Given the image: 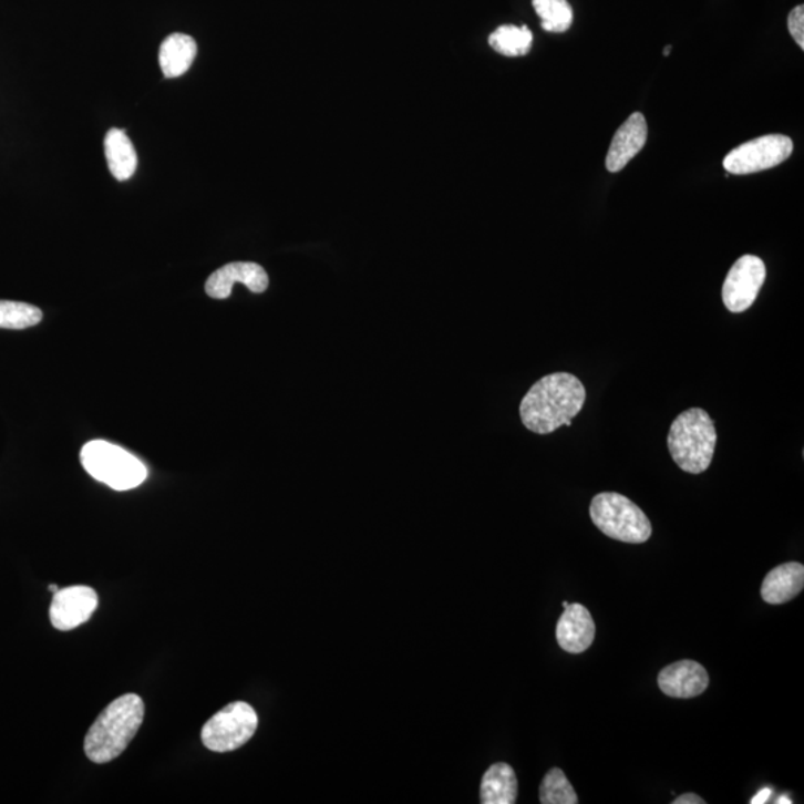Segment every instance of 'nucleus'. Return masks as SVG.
I'll list each match as a JSON object with an SVG mask.
<instances>
[{
  "instance_id": "obj_1",
  "label": "nucleus",
  "mask_w": 804,
  "mask_h": 804,
  "mask_svg": "<svg viewBox=\"0 0 804 804\" xmlns=\"http://www.w3.org/2000/svg\"><path fill=\"white\" fill-rule=\"evenodd\" d=\"M585 384L569 373H553L538 380L520 402L523 425L535 434L547 435L560 426L573 425L586 402Z\"/></svg>"
},
{
  "instance_id": "obj_2",
  "label": "nucleus",
  "mask_w": 804,
  "mask_h": 804,
  "mask_svg": "<svg viewBox=\"0 0 804 804\" xmlns=\"http://www.w3.org/2000/svg\"><path fill=\"white\" fill-rule=\"evenodd\" d=\"M145 704L137 694H125L110 703L90 728L84 742L90 762L105 764L123 754L144 723Z\"/></svg>"
},
{
  "instance_id": "obj_3",
  "label": "nucleus",
  "mask_w": 804,
  "mask_h": 804,
  "mask_svg": "<svg viewBox=\"0 0 804 804\" xmlns=\"http://www.w3.org/2000/svg\"><path fill=\"white\" fill-rule=\"evenodd\" d=\"M717 430L703 409H689L673 421L668 447L673 462L689 474H702L715 453Z\"/></svg>"
},
{
  "instance_id": "obj_4",
  "label": "nucleus",
  "mask_w": 804,
  "mask_h": 804,
  "mask_svg": "<svg viewBox=\"0 0 804 804\" xmlns=\"http://www.w3.org/2000/svg\"><path fill=\"white\" fill-rule=\"evenodd\" d=\"M81 462L86 473L105 483L114 491H130L141 486L148 477V470L132 453L107 441H90L81 451Z\"/></svg>"
},
{
  "instance_id": "obj_5",
  "label": "nucleus",
  "mask_w": 804,
  "mask_h": 804,
  "mask_svg": "<svg viewBox=\"0 0 804 804\" xmlns=\"http://www.w3.org/2000/svg\"><path fill=\"white\" fill-rule=\"evenodd\" d=\"M591 522L608 538L628 544H643L650 539L652 527L647 514L626 496L604 492L590 505Z\"/></svg>"
},
{
  "instance_id": "obj_6",
  "label": "nucleus",
  "mask_w": 804,
  "mask_h": 804,
  "mask_svg": "<svg viewBox=\"0 0 804 804\" xmlns=\"http://www.w3.org/2000/svg\"><path fill=\"white\" fill-rule=\"evenodd\" d=\"M258 729V715L246 702H233L215 713L202 730L203 745L214 752L239 750Z\"/></svg>"
},
{
  "instance_id": "obj_7",
  "label": "nucleus",
  "mask_w": 804,
  "mask_h": 804,
  "mask_svg": "<svg viewBox=\"0 0 804 804\" xmlns=\"http://www.w3.org/2000/svg\"><path fill=\"white\" fill-rule=\"evenodd\" d=\"M793 150L788 136L767 134L734 148L724 158L723 166L732 175H751L780 166L791 157Z\"/></svg>"
},
{
  "instance_id": "obj_8",
  "label": "nucleus",
  "mask_w": 804,
  "mask_h": 804,
  "mask_svg": "<svg viewBox=\"0 0 804 804\" xmlns=\"http://www.w3.org/2000/svg\"><path fill=\"white\" fill-rule=\"evenodd\" d=\"M766 280V264L755 255H743L730 268L723 285L724 306L732 313L750 309Z\"/></svg>"
},
{
  "instance_id": "obj_9",
  "label": "nucleus",
  "mask_w": 804,
  "mask_h": 804,
  "mask_svg": "<svg viewBox=\"0 0 804 804\" xmlns=\"http://www.w3.org/2000/svg\"><path fill=\"white\" fill-rule=\"evenodd\" d=\"M97 604V594L92 587L73 586L59 590L50 608L51 625L63 632L75 629L92 618Z\"/></svg>"
},
{
  "instance_id": "obj_10",
  "label": "nucleus",
  "mask_w": 804,
  "mask_h": 804,
  "mask_svg": "<svg viewBox=\"0 0 804 804\" xmlns=\"http://www.w3.org/2000/svg\"><path fill=\"white\" fill-rule=\"evenodd\" d=\"M236 284L245 285L250 292L262 293L267 291L270 280L267 271L257 262H230L209 276L205 285L206 293L215 300H226Z\"/></svg>"
},
{
  "instance_id": "obj_11",
  "label": "nucleus",
  "mask_w": 804,
  "mask_h": 804,
  "mask_svg": "<svg viewBox=\"0 0 804 804\" xmlns=\"http://www.w3.org/2000/svg\"><path fill=\"white\" fill-rule=\"evenodd\" d=\"M657 682L669 698L693 699L707 691L709 676L698 661L681 660L661 670Z\"/></svg>"
},
{
  "instance_id": "obj_12",
  "label": "nucleus",
  "mask_w": 804,
  "mask_h": 804,
  "mask_svg": "<svg viewBox=\"0 0 804 804\" xmlns=\"http://www.w3.org/2000/svg\"><path fill=\"white\" fill-rule=\"evenodd\" d=\"M596 637V626L589 609L579 604L569 605L557 621L556 638L561 650L581 654L589 650Z\"/></svg>"
},
{
  "instance_id": "obj_13",
  "label": "nucleus",
  "mask_w": 804,
  "mask_h": 804,
  "mask_svg": "<svg viewBox=\"0 0 804 804\" xmlns=\"http://www.w3.org/2000/svg\"><path fill=\"white\" fill-rule=\"evenodd\" d=\"M648 127L646 116L641 112H635L626 123L620 125L614 134L611 146H609L607 162L608 172L617 173L632 162L635 155L646 145Z\"/></svg>"
},
{
  "instance_id": "obj_14",
  "label": "nucleus",
  "mask_w": 804,
  "mask_h": 804,
  "mask_svg": "<svg viewBox=\"0 0 804 804\" xmlns=\"http://www.w3.org/2000/svg\"><path fill=\"white\" fill-rule=\"evenodd\" d=\"M804 566L797 561L780 565L766 575L762 585V598L769 605H782L802 594Z\"/></svg>"
},
{
  "instance_id": "obj_15",
  "label": "nucleus",
  "mask_w": 804,
  "mask_h": 804,
  "mask_svg": "<svg viewBox=\"0 0 804 804\" xmlns=\"http://www.w3.org/2000/svg\"><path fill=\"white\" fill-rule=\"evenodd\" d=\"M197 42L184 33H173L159 47V68L166 78H177L189 71L197 58Z\"/></svg>"
},
{
  "instance_id": "obj_16",
  "label": "nucleus",
  "mask_w": 804,
  "mask_h": 804,
  "mask_svg": "<svg viewBox=\"0 0 804 804\" xmlns=\"http://www.w3.org/2000/svg\"><path fill=\"white\" fill-rule=\"evenodd\" d=\"M517 776L507 763H495L483 775L480 802L483 804H514L517 800Z\"/></svg>"
},
{
  "instance_id": "obj_17",
  "label": "nucleus",
  "mask_w": 804,
  "mask_h": 804,
  "mask_svg": "<svg viewBox=\"0 0 804 804\" xmlns=\"http://www.w3.org/2000/svg\"><path fill=\"white\" fill-rule=\"evenodd\" d=\"M105 155L107 167L116 181H127L137 167L136 150L127 133L121 128H111L105 137Z\"/></svg>"
},
{
  "instance_id": "obj_18",
  "label": "nucleus",
  "mask_w": 804,
  "mask_h": 804,
  "mask_svg": "<svg viewBox=\"0 0 804 804\" xmlns=\"http://www.w3.org/2000/svg\"><path fill=\"white\" fill-rule=\"evenodd\" d=\"M532 42H534V34L527 25H522V28L513 24L501 25L488 37L492 49L507 58L526 55L532 49Z\"/></svg>"
},
{
  "instance_id": "obj_19",
  "label": "nucleus",
  "mask_w": 804,
  "mask_h": 804,
  "mask_svg": "<svg viewBox=\"0 0 804 804\" xmlns=\"http://www.w3.org/2000/svg\"><path fill=\"white\" fill-rule=\"evenodd\" d=\"M546 32L564 33L573 25L574 12L568 0H532Z\"/></svg>"
},
{
  "instance_id": "obj_20",
  "label": "nucleus",
  "mask_w": 804,
  "mask_h": 804,
  "mask_svg": "<svg viewBox=\"0 0 804 804\" xmlns=\"http://www.w3.org/2000/svg\"><path fill=\"white\" fill-rule=\"evenodd\" d=\"M42 321V311L37 306L20 301H0V328L25 330Z\"/></svg>"
},
{
  "instance_id": "obj_21",
  "label": "nucleus",
  "mask_w": 804,
  "mask_h": 804,
  "mask_svg": "<svg viewBox=\"0 0 804 804\" xmlns=\"http://www.w3.org/2000/svg\"><path fill=\"white\" fill-rule=\"evenodd\" d=\"M539 802L543 804H577L578 797L573 784L560 769H552L539 786Z\"/></svg>"
},
{
  "instance_id": "obj_22",
  "label": "nucleus",
  "mask_w": 804,
  "mask_h": 804,
  "mask_svg": "<svg viewBox=\"0 0 804 804\" xmlns=\"http://www.w3.org/2000/svg\"><path fill=\"white\" fill-rule=\"evenodd\" d=\"M788 29L791 37L797 42L800 49L804 50V8L803 6L795 7L790 12L788 17Z\"/></svg>"
},
{
  "instance_id": "obj_23",
  "label": "nucleus",
  "mask_w": 804,
  "mask_h": 804,
  "mask_svg": "<svg viewBox=\"0 0 804 804\" xmlns=\"http://www.w3.org/2000/svg\"><path fill=\"white\" fill-rule=\"evenodd\" d=\"M673 804H704V800L699 797L698 794H682L673 800Z\"/></svg>"
},
{
  "instance_id": "obj_24",
  "label": "nucleus",
  "mask_w": 804,
  "mask_h": 804,
  "mask_svg": "<svg viewBox=\"0 0 804 804\" xmlns=\"http://www.w3.org/2000/svg\"><path fill=\"white\" fill-rule=\"evenodd\" d=\"M773 791L771 788H763L760 790L759 793L754 795V798H751V804H763L767 803L769 798L772 797Z\"/></svg>"
},
{
  "instance_id": "obj_25",
  "label": "nucleus",
  "mask_w": 804,
  "mask_h": 804,
  "mask_svg": "<svg viewBox=\"0 0 804 804\" xmlns=\"http://www.w3.org/2000/svg\"><path fill=\"white\" fill-rule=\"evenodd\" d=\"M776 803L777 804H784V803L791 804L793 802H791V800L788 797H786V795H782V797L780 800H776Z\"/></svg>"
},
{
  "instance_id": "obj_26",
  "label": "nucleus",
  "mask_w": 804,
  "mask_h": 804,
  "mask_svg": "<svg viewBox=\"0 0 804 804\" xmlns=\"http://www.w3.org/2000/svg\"><path fill=\"white\" fill-rule=\"evenodd\" d=\"M670 50H672V47H666V49L663 50L664 58H668Z\"/></svg>"
},
{
  "instance_id": "obj_27",
  "label": "nucleus",
  "mask_w": 804,
  "mask_h": 804,
  "mask_svg": "<svg viewBox=\"0 0 804 804\" xmlns=\"http://www.w3.org/2000/svg\"><path fill=\"white\" fill-rule=\"evenodd\" d=\"M50 590H51V591H54V594H58V591H59V587H58V586H55V585H53V586H50Z\"/></svg>"
},
{
  "instance_id": "obj_28",
  "label": "nucleus",
  "mask_w": 804,
  "mask_h": 804,
  "mask_svg": "<svg viewBox=\"0 0 804 804\" xmlns=\"http://www.w3.org/2000/svg\"><path fill=\"white\" fill-rule=\"evenodd\" d=\"M561 605H564V608H568L569 607V604L568 602H564Z\"/></svg>"
}]
</instances>
